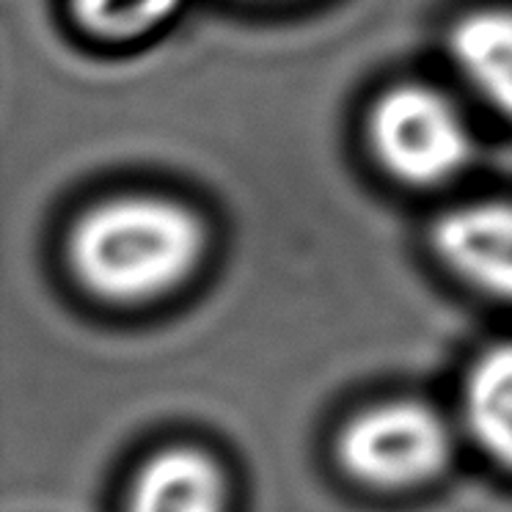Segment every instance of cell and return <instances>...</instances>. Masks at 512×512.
I'll return each instance as SVG.
<instances>
[{
  "label": "cell",
  "instance_id": "ba28073f",
  "mask_svg": "<svg viewBox=\"0 0 512 512\" xmlns=\"http://www.w3.org/2000/svg\"><path fill=\"white\" fill-rule=\"evenodd\" d=\"M185 0H72V14L89 34L127 42L163 25Z\"/></svg>",
  "mask_w": 512,
  "mask_h": 512
},
{
  "label": "cell",
  "instance_id": "5b68a950",
  "mask_svg": "<svg viewBox=\"0 0 512 512\" xmlns=\"http://www.w3.org/2000/svg\"><path fill=\"white\" fill-rule=\"evenodd\" d=\"M449 56L482 100L512 119V9H479L449 31Z\"/></svg>",
  "mask_w": 512,
  "mask_h": 512
},
{
  "label": "cell",
  "instance_id": "3957f363",
  "mask_svg": "<svg viewBox=\"0 0 512 512\" xmlns=\"http://www.w3.org/2000/svg\"><path fill=\"white\" fill-rule=\"evenodd\" d=\"M342 466L378 488H411L435 477L449 457L444 422L413 402L369 408L339 438Z\"/></svg>",
  "mask_w": 512,
  "mask_h": 512
},
{
  "label": "cell",
  "instance_id": "277c9868",
  "mask_svg": "<svg viewBox=\"0 0 512 512\" xmlns=\"http://www.w3.org/2000/svg\"><path fill=\"white\" fill-rule=\"evenodd\" d=\"M435 254L471 287L512 303V204L477 201L433 223Z\"/></svg>",
  "mask_w": 512,
  "mask_h": 512
},
{
  "label": "cell",
  "instance_id": "7a4b0ae2",
  "mask_svg": "<svg viewBox=\"0 0 512 512\" xmlns=\"http://www.w3.org/2000/svg\"><path fill=\"white\" fill-rule=\"evenodd\" d=\"M369 141L380 166L408 185L452 179L471 157V133L444 94L405 83L369 113Z\"/></svg>",
  "mask_w": 512,
  "mask_h": 512
},
{
  "label": "cell",
  "instance_id": "6da1fadb",
  "mask_svg": "<svg viewBox=\"0 0 512 512\" xmlns=\"http://www.w3.org/2000/svg\"><path fill=\"white\" fill-rule=\"evenodd\" d=\"M204 226L160 196L108 199L80 215L69 234V265L105 301L138 303L174 290L199 265Z\"/></svg>",
  "mask_w": 512,
  "mask_h": 512
},
{
  "label": "cell",
  "instance_id": "8992f818",
  "mask_svg": "<svg viewBox=\"0 0 512 512\" xmlns=\"http://www.w3.org/2000/svg\"><path fill=\"white\" fill-rule=\"evenodd\" d=\"M127 512H223V477L196 449H166L135 479Z\"/></svg>",
  "mask_w": 512,
  "mask_h": 512
},
{
  "label": "cell",
  "instance_id": "52a82bcc",
  "mask_svg": "<svg viewBox=\"0 0 512 512\" xmlns=\"http://www.w3.org/2000/svg\"><path fill=\"white\" fill-rule=\"evenodd\" d=\"M466 416L479 446L512 468V342L488 350L471 369Z\"/></svg>",
  "mask_w": 512,
  "mask_h": 512
}]
</instances>
